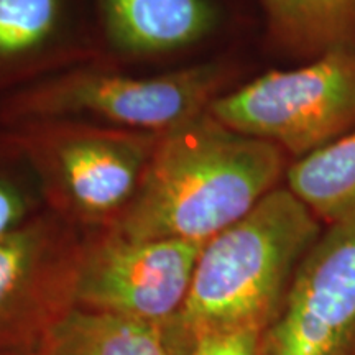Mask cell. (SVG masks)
Masks as SVG:
<instances>
[{
  "mask_svg": "<svg viewBox=\"0 0 355 355\" xmlns=\"http://www.w3.org/2000/svg\"><path fill=\"white\" fill-rule=\"evenodd\" d=\"M283 150L202 112L162 133L137 193L110 232L132 241L206 243L275 189Z\"/></svg>",
  "mask_w": 355,
  "mask_h": 355,
  "instance_id": "6da1fadb",
  "label": "cell"
},
{
  "mask_svg": "<svg viewBox=\"0 0 355 355\" xmlns=\"http://www.w3.org/2000/svg\"><path fill=\"white\" fill-rule=\"evenodd\" d=\"M318 237V217L290 189L277 188L241 220L209 239L183 306L163 326L171 355H188L207 336L263 334Z\"/></svg>",
  "mask_w": 355,
  "mask_h": 355,
  "instance_id": "7a4b0ae2",
  "label": "cell"
},
{
  "mask_svg": "<svg viewBox=\"0 0 355 355\" xmlns=\"http://www.w3.org/2000/svg\"><path fill=\"white\" fill-rule=\"evenodd\" d=\"M209 112L303 158L355 130V53L334 50L304 68L270 71L216 97Z\"/></svg>",
  "mask_w": 355,
  "mask_h": 355,
  "instance_id": "3957f363",
  "label": "cell"
},
{
  "mask_svg": "<svg viewBox=\"0 0 355 355\" xmlns=\"http://www.w3.org/2000/svg\"><path fill=\"white\" fill-rule=\"evenodd\" d=\"M220 84L219 69L198 66L163 76L81 74L3 104L2 121L32 115L89 114L141 133H166L206 112Z\"/></svg>",
  "mask_w": 355,
  "mask_h": 355,
  "instance_id": "277c9868",
  "label": "cell"
},
{
  "mask_svg": "<svg viewBox=\"0 0 355 355\" xmlns=\"http://www.w3.org/2000/svg\"><path fill=\"white\" fill-rule=\"evenodd\" d=\"M204 242L109 232L78 257L74 308L166 326L188 296Z\"/></svg>",
  "mask_w": 355,
  "mask_h": 355,
  "instance_id": "5b68a950",
  "label": "cell"
},
{
  "mask_svg": "<svg viewBox=\"0 0 355 355\" xmlns=\"http://www.w3.org/2000/svg\"><path fill=\"white\" fill-rule=\"evenodd\" d=\"M355 354V214L329 225L301 260L259 355Z\"/></svg>",
  "mask_w": 355,
  "mask_h": 355,
  "instance_id": "8992f818",
  "label": "cell"
},
{
  "mask_svg": "<svg viewBox=\"0 0 355 355\" xmlns=\"http://www.w3.org/2000/svg\"><path fill=\"white\" fill-rule=\"evenodd\" d=\"M78 259L63 263L46 227L26 222L0 239V354L35 355L74 308Z\"/></svg>",
  "mask_w": 355,
  "mask_h": 355,
  "instance_id": "52a82bcc",
  "label": "cell"
},
{
  "mask_svg": "<svg viewBox=\"0 0 355 355\" xmlns=\"http://www.w3.org/2000/svg\"><path fill=\"white\" fill-rule=\"evenodd\" d=\"M159 135L132 130H76L55 146L66 196L86 217H117L137 193Z\"/></svg>",
  "mask_w": 355,
  "mask_h": 355,
  "instance_id": "ba28073f",
  "label": "cell"
},
{
  "mask_svg": "<svg viewBox=\"0 0 355 355\" xmlns=\"http://www.w3.org/2000/svg\"><path fill=\"white\" fill-rule=\"evenodd\" d=\"M115 46L130 53H165L189 46L217 20L212 0H99Z\"/></svg>",
  "mask_w": 355,
  "mask_h": 355,
  "instance_id": "9c48e42d",
  "label": "cell"
},
{
  "mask_svg": "<svg viewBox=\"0 0 355 355\" xmlns=\"http://www.w3.org/2000/svg\"><path fill=\"white\" fill-rule=\"evenodd\" d=\"M35 355H171L163 326L73 308L56 322Z\"/></svg>",
  "mask_w": 355,
  "mask_h": 355,
  "instance_id": "30bf717a",
  "label": "cell"
},
{
  "mask_svg": "<svg viewBox=\"0 0 355 355\" xmlns=\"http://www.w3.org/2000/svg\"><path fill=\"white\" fill-rule=\"evenodd\" d=\"M286 176L288 189L318 219L331 225L355 214V130L300 158Z\"/></svg>",
  "mask_w": 355,
  "mask_h": 355,
  "instance_id": "8fae6325",
  "label": "cell"
},
{
  "mask_svg": "<svg viewBox=\"0 0 355 355\" xmlns=\"http://www.w3.org/2000/svg\"><path fill=\"white\" fill-rule=\"evenodd\" d=\"M272 30L301 48L339 46L355 35V0H261Z\"/></svg>",
  "mask_w": 355,
  "mask_h": 355,
  "instance_id": "7c38bea8",
  "label": "cell"
},
{
  "mask_svg": "<svg viewBox=\"0 0 355 355\" xmlns=\"http://www.w3.org/2000/svg\"><path fill=\"white\" fill-rule=\"evenodd\" d=\"M63 7L64 0H0V68L43 46Z\"/></svg>",
  "mask_w": 355,
  "mask_h": 355,
  "instance_id": "4fadbf2b",
  "label": "cell"
},
{
  "mask_svg": "<svg viewBox=\"0 0 355 355\" xmlns=\"http://www.w3.org/2000/svg\"><path fill=\"white\" fill-rule=\"evenodd\" d=\"M30 201L19 181L0 170V239L26 224Z\"/></svg>",
  "mask_w": 355,
  "mask_h": 355,
  "instance_id": "5bb4252c",
  "label": "cell"
},
{
  "mask_svg": "<svg viewBox=\"0 0 355 355\" xmlns=\"http://www.w3.org/2000/svg\"><path fill=\"white\" fill-rule=\"evenodd\" d=\"M261 332L243 331L199 339L188 355H259Z\"/></svg>",
  "mask_w": 355,
  "mask_h": 355,
  "instance_id": "9a60e30c",
  "label": "cell"
},
{
  "mask_svg": "<svg viewBox=\"0 0 355 355\" xmlns=\"http://www.w3.org/2000/svg\"><path fill=\"white\" fill-rule=\"evenodd\" d=\"M0 355H19V354H0Z\"/></svg>",
  "mask_w": 355,
  "mask_h": 355,
  "instance_id": "2e32d148",
  "label": "cell"
}]
</instances>
